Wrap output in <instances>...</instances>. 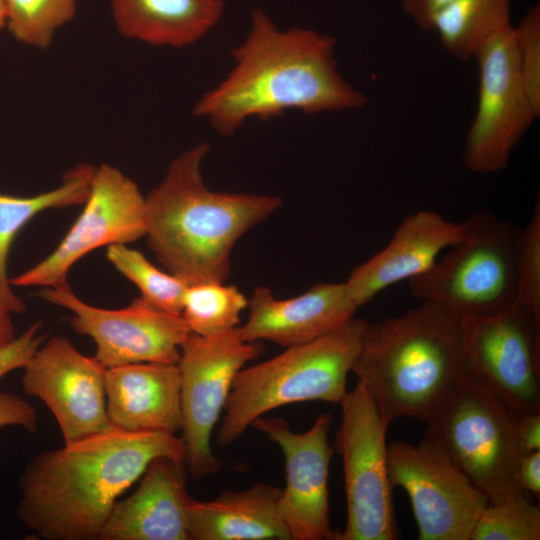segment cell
<instances>
[{"mask_svg":"<svg viewBox=\"0 0 540 540\" xmlns=\"http://www.w3.org/2000/svg\"><path fill=\"white\" fill-rule=\"evenodd\" d=\"M336 46L333 36L310 28L281 29L255 8L247 35L231 50V70L199 97L192 114L229 137L252 118L360 109L367 97L340 73Z\"/></svg>","mask_w":540,"mask_h":540,"instance_id":"1","label":"cell"},{"mask_svg":"<svg viewBox=\"0 0 540 540\" xmlns=\"http://www.w3.org/2000/svg\"><path fill=\"white\" fill-rule=\"evenodd\" d=\"M159 456L185 460L182 438L111 428L42 451L19 476L17 517L42 539L99 540L117 498Z\"/></svg>","mask_w":540,"mask_h":540,"instance_id":"2","label":"cell"},{"mask_svg":"<svg viewBox=\"0 0 540 540\" xmlns=\"http://www.w3.org/2000/svg\"><path fill=\"white\" fill-rule=\"evenodd\" d=\"M210 148L201 142L182 151L145 196L147 244L187 285L225 282L235 244L282 205L278 196L210 189L202 173Z\"/></svg>","mask_w":540,"mask_h":540,"instance_id":"3","label":"cell"},{"mask_svg":"<svg viewBox=\"0 0 540 540\" xmlns=\"http://www.w3.org/2000/svg\"><path fill=\"white\" fill-rule=\"evenodd\" d=\"M352 373L389 423L403 417L427 423L466 374L463 322L430 301L367 321Z\"/></svg>","mask_w":540,"mask_h":540,"instance_id":"4","label":"cell"},{"mask_svg":"<svg viewBox=\"0 0 540 540\" xmlns=\"http://www.w3.org/2000/svg\"><path fill=\"white\" fill-rule=\"evenodd\" d=\"M366 323L352 318L318 339L244 366L233 381L216 433L217 445L233 444L256 419L285 405L306 401L339 404L348 392V375Z\"/></svg>","mask_w":540,"mask_h":540,"instance_id":"5","label":"cell"},{"mask_svg":"<svg viewBox=\"0 0 540 540\" xmlns=\"http://www.w3.org/2000/svg\"><path fill=\"white\" fill-rule=\"evenodd\" d=\"M464 235L423 274L408 281L411 296L441 304L460 319L499 314L517 301L516 252L520 228L481 209Z\"/></svg>","mask_w":540,"mask_h":540,"instance_id":"6","label":"cell"},{"mask_svg":"<svg viewBox=\"0 0 540 540\" xmlns=\"http://www.w3.org/2000/svg\"><path fill=\"white\" fill-rule=\"evenodd\" d=\"M517 413L465 374L426 423L428 432L490 504L524 492L518 483L522 456Z\"/></svg>","mask_w":540,"mask_h":540,"instance_id":"7","label":"cell"},{"mask_svg":"<svg viewBox=\"0 0 540 540\" xmlns=\"http://www.w3.org/2000/svg\"><path fill=\"white\" fill-rule=\"evenodd\" d=\"M339 404L335 449L343 463L347 522L334 540L397 539L386 443L390 423L361 380Z\"/></svg>","mask_w":540,"mask_h":540,"instance_id":"8","label":"cell"},{"mask_svg":"<svg viewBox=\"0 0 540 540\" xmlns=\"http://www.w3.org/2000/svg\"><path fill=\"white\" fill-rule=\"evenodd\" d=\"M261 353L259 342L244 340L238 327L200 336L190 333L180 349L182 440L185 465L194 481L218 473L222 463L211 446L235 376Z\"/></svg>","mask_w":540,"mask_h":540,"instance_id":"9","label":"cell"},{"mask_svg":"<svg viewBox=\"0 0 540 540\" xmlns=\"http://www.w3.org/2000/svg\"><path fill=\"white\" fill-rule=\"evenodd\" d=\"M388 473L410 498L419 540H470L490 504L428 432L416 445H388Z\"/></svg>","mask_w":540,"mask_h":540,"instance_id":"10","label":"cell"},{"mask_svg":"<svg viewBox=\"0 0 540 540\" xmlns=\"http://www.w3.org/2000/svg\"><path fill=\"white\" fill-rule=\"evenodd\" d=\"M478 99L462 162L472 173L505 169L513 150L540 116L522 81L515 49L514 26L488 40L474 56Z\"/></svg>","mask_w":540,"mask_h":540,"instance_id":"11","label":"cell"},{"mask_svg":"<svg viewBox=\"0 0 540 540\" xmlns=\"http://www.w3.org/2000/svg\"><path fill=\"white\" fill-rule=\"evenodd\" d=\"M83 206L59 245L35 266L10 278L11 286L66 285L72 266L89 252L112 244H128L146 235L145 196L116 166L95 167Z\"/></svg>","mask_w":540,"mask_h":540,"instance_id":"12","label":"cell"},{"mask_svg":"<svg viewBox=\"0 0 540 540\" xmlns=\"http://www.w3.org/2000/svg\"><path fill=\"white\" fill-rule=\"evenodd\" d=\"M461 320L466 374L517 414L540 411V320L518 301L499 314Z\"/></svg>","mask_w":540,"mask_h":540,"instance_id":"13","label":"cell"},{"mask_svg":"<svg viewBox=\"0 0 540 540\" xmlns=\"http://www.w3.org/2000/svg\"><path fill=\"white\" fill-rule=\"evenodd\" d=\"M38 295L69 310L72 328L96 345L95 358L106 368L131 363L177 364L191 333L181 315L161 310L141 297L121 309L87 304L69 287H44Z\"/></svg>","mask_w":540,"mask_h":540,"instance_id":"14","label":"cell"},{"mask_svg":"<svg viewBox=\"0 0 540 540\" xmlns=\"http://www.w3.org/2000/svg\"><path fill=\"white\" fill-rule=\"evenodd\" d=\"M22 369L24 393L52 412L64 443L113 428L106 405L107 368L66 337L44 340Z\"/></svg>","mask_w":540,"mask_h":540,"instance_id":"15","label":"cell"},{"mask_svg":"<svg viewBox=\"0 0 540 540\" xmlns=\"http://www.w3.org/2000/svg\"><path fill=\"white\" fill-rule=\"evenodd\" d=\"M329 413L319 414L304 432H295L280 417L261 416L252 426L277 444L284 457L285 487L278 512L292 540L332 539L330 524L329 467L334 452L328 434Z\"/></svg>","mask_w":540,"mask_h":540,"instance_id":"16","label":"cell"},{"mask_svg":"<svg viewBox=\"0 0 540 540\" xmlns=\"http://www.w3.org/2000/svg\"><path fill=\"white\" fill-rule=\"evenodd\" d=\"M247 308L248 319L238 327L241 337L287 348L336 330L354 318L358 306L342 282L319 283L289 299H277L271 289L259 286Z\"/></svg>","mask_w":540,"mask_h":540,"instance_id":"17","label":"cell"},{"mask_svg":"<svg viewBox=\"0 0 540 540\" xmlns=\"http://www.w3.org/2000/svg\"><path fill=\"white\" fill-rule=\"evenodd\" d=\"M466 220L455 222L432 210L406 216L389 243L354 268L344 282L359 307L386 288L426 272L465 233Z\"/></svg>","mask_w":540,"mask_h":540,"instance_id":"18","label":"cell"},{"mask_svg":"<svg viewBox=\"0 0 540 540\" xmlns=\"http://www.w3.org/2000/svg\"><path fill=\"white\" fill-rule=\"evenodd\" d=\"M184 460L153 459L137 489L117 501L99 540H190Z\"/></svg>","mask_w":540,"mask_h":540,"instance_id":"19","label":"cell"},{"mask_svg":"<svg viewBox=\"0 0 540 540\" xmlns=\"http://www.w3.org/2000/svg\"><path fill=\"white\" fill-rule=\"evenodd\" d=\"M106 405L113 428L176 434L182 425L177 364L141 362L107 368Z\"/></svg>","mask_w":540,"mask_h":540,"instance_id":"20","label":"cell"},{"mask_svg":"<svg viewBox=\"0 0 540 540\" xmlns=\"http://www.w3.org/2000/svg\"><path fill=\"white\" fill-rule=\"evenodd\" d=\"M281 492L257 482L244 490H224L212 500L192 498L190 540H292L278 512Z\"/></svg>","mask_w":540,"mask_h":540,"instance_id":"21","label":"cell"},{"mask_svg":"<svg viewBox=\"0 0 540 540\" xmlns=\"http://www.w3.org/2000/svg\"><path fill=\"white\" fill-rule=\"evenodd\" d=\"M123 37L157 47L184 48L203 39L221 20L224 0H110Z\"/></svg>","mask_w":540,"mask_h":540,"instance_id":"22","label":"cell"},{"mask_svg":"<svg viewBox=\"0 0 540 540\" xmlns=\"http://www.w3.org/2000/svg\"><path fill=\"white\" fill-rule=\"evenodd\" d=\"M95 166L79 164L62 177L61 184L33 196H13L0 193V301L13 313L25 310L10 284L8 256L18 232L38 213L47 209L83 205L90 193Z\"/></svg>","mask_w":540,"mask_h":540,"instance_id":"23","label":"cell"},{"mask_svg":"<svg viewBox=\"0 0 540 540\" xmlns=\"http://www.w3.org/2000/svg\"><path fill=\"white\" fill-rule=\"evenodd\" d=\"M512 0H452L434 19L431 31L460 61L474 58L491 38L510 29Z\"/></svg>","mask_w":540,"mask_h":540,"instance_id":"24","label":"cell"},{"mask_svg":"<svg viewBox=\"0 0 540 540\" xmlns=\"http://www.w3.org/2000/svg\"><path fill=\"white\" fill-rule=\"evenodd\" d=\"M248 299L235 286L224 282L188 285L181 316L191 333L208 336L239 327Z\"/></svg>","mask_w":540,"mask_h":540,"instance_id":"25","label":"cell"},{"mask_svg":"<svg viewBox=\"0 0 540 540\" xmlns=\"http://www.w3.org/2000/svg\"><path fill=\"white\" fill-rule=\"evenodd\" d=\"M106 257L118 272L137 286L142 299L168 313L181 315L186 282L159 270L141 252L126 244L107 246Z\"/></svg>","mask_w":540,"mask_h":540,"instance_id":"26","label":"cell"},{"mask_svg":"<svg viewBox=\"0 0 540 540\" xmlns=\"http://www.w3.org/2000/svg\"><path fill=\"white\" fill-rule=\"evenodd\" d=\"M6 25L18 42L36 49L51 46L58 30L69 23L77 0H5Z\"/></svg>","mask_w":540,"mask_h":540,"instance_id":"27","label":"cell"},{"mask_svg":"<svg viewBox=\"0 0 540 540\" xmlns=\"http://www.w3.org/2000/svg\"><path fill=\"white\" fill-rule=\"evenodd\" d=\"M540 506L526 491L489 504L478 518L470 540H539Z\"/></svg>","mask_w":540,"mask_h":540,"instance_id":"28","label":"cell"},{"mask_svg":"<svg viewBox=\"0 0 540 540\" xmlns=\"http://www.w3.org/2000/svg\"><path fill=\"white\" fill-rule=\"evenodd\" d=\"M517 301L540 320V201L520 228L516 252Z\"/></svg>","mask_w":540,"mask_h":540,"instance_id":"29","label":"cell"},{"mask_svg":"<svg viewBox=\"0 0 540 540\" xmlns=\"http://www.w3.org/2000/svg\"><path fill=\"white\" fill-rule=\"evenodd\" d=\"M519 72L525 89L540 112V6L534 4L514 27Z\"/></svg>","mask_w":540,"mask_h":540,"instance_id":"30","label":"cell"},{"mask_svg":"<svg viewBox=\"0 0 540 540\" xmlns=\"http://www.w3.org/2000/svg\"><path fill=\"white\" fill-rule=\"evenodd\" d=\"M41 328L42 321H35L13 341L0 347V379L24 367L46 338Z\"/></svg>","mask_w":540,"mask_h":540,"instance_id":"31","label":"cell"},{"mask_svg":"<svg viewBox=\"0 0 540 540\" xmlns=\"http://www.w3.org/2000/svg\"><path fill=\"white\" fill-rule=\"evenodd\" d=\"M17 426L29 433H35L38 416L33 406L18 395L0 392V428Z\"/></svg>","mask_w":540,"mask_h":540,"instance_id":"32","label":"cell"},{"mask_svg":"<svg viewBox=\"0 0 540 540\" xmlns=\"http://www.w3.org/2000/svg\"><path fill=\"white\" fill-rule=\"evenodd\" d=\"M452 0H402L404 12L420 29L431 31L435 17Z\"/></svg>","mask_w":540,"mask_h":540,"instance_id":"33","label":"cell"},{"mask_svg":"<svg viewBox=\"0 0 540 540\" xmlns=\"http://www.w3.org/2000/svg\"><path fill=\"white\" fill-rule=\"evenodd\" d=\"M516 434L522 455L540 450V411L517 414Z\"/></svg>","mask_w":540,"mask_h":540,"instance_id":"34","label":"cell"},{"mask_svg":"<svg viewBox=\"0 0 540 540\" xmlns=\"http://www.w3.org/2000/svg\"><path fill=\"white\" fill-rule=\"evenodd\" d=\"M518 483L520 487L534 495L540 497V450L523 454L519 460Z\"/></svg>","mask_w":540,"mask_h":540,"instance_id":"35","label":"cell"},{"mask_svg":"<svg viewBox=\"0 0 540 540\" xmlns=\"http://www.w3.org/2000/svg\"><path fill=\"white\" fill-rule=\"evenodd\" d=\"M12 312L0 301V347L16 338Z\"/></svg>","mask_w":540,"mask_h":540,"instance_id":"36","label":"cell"},{"mask_svg":"<svg viewBox=\"0 0 540 540\" xmlns=\"http://www.w3.org/2000/svg\"><path fill=\"white\" fill-rule=\"evenodd\" d=\"M6 25V8L5 0H0V30Z\"/></svg>","mask_w":540,"mask_h":540,"instance_id":"37","label":"cell"}]
</instances>
